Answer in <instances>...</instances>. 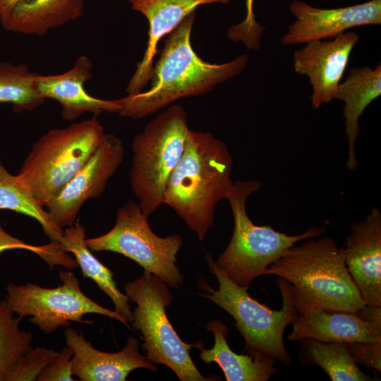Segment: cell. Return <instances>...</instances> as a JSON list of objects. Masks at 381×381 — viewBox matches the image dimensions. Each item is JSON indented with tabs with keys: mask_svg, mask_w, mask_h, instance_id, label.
I'll use <instances>...</instances> for the list:
<instances>
[{
	"mask_svg": "<svg viewBox=\"0 0 381 381\" xmlns=\"http://www.w3.org/2000/svg\"><path fill=\"white\" fill-rule=\"evenodd\" d=\"M59 351L45 347L31 349L13 368L6 381H33L58 355Z\"/></svg>",
	"mask_w": 381,
	"mask_h": 381,
	"instance_id": "cell-28",
	"label": "cell"
},
{
	"mask_svg": "<svg viewBox=\"0 0 381 381\" xmlns=\"http://www.w3.org/2000/svg\"><path fill=\"white\" fill-rule=\"evenodd\" d=\"M304 339L341 343L381 341V307L365 306L357 312L318 310L298 314L288 339Z\"/></svg>",
	"mask_w": 381,
	"mask_h": 381,
	"instance_id": "cell-15",
	"label": "cell"
},
{
	"mask_svg": "<svg viewBox=\"0 0 381 381\" xmlns=\"http://www.w3.org/2000/svg\"><path fill=\"white\" fill-rule=\"evenodd\" d=\"M12 249H23L32 251L46 261L50 267L62 265L71 270L77 267L75 260L67 252L64 251L61 247L51 243L44 246H34L26 243L7 233L2 227L0 222V253L4 250Z\"/></svg>",
	"mask_w": 381,
	"mask_h": 381,
	"instance_id": "cell-27",
	"label": "cell"
},
{
	"mask_svg": "<svg viewBox=\"0 0 381 381\" xmlns=\"http://www.w3.org/2000/svg\"><path fill=\"white\" fill-rule=\"evenodd\" d=\"M84 9L85 0H20L0 23L8 32L44 36L78 20Z\"/></svg>",
	"mask_w": 381,
	"mask_h": 381,
	"instance_id": "cell-20",
	"label": "cell"
},
{
	"mask_svg": "<svg viewBox=\"0 0 381 381\" xmlns=\"http://www.w3.org/2000/svg\"><path fill=\"white\" fill-rule=\"evenodd\" d=\"M0 210H8L37 221L51 243L60 246L64 230L52 220L49 213L35 199L17 175L11 174L0 158Z\"/></svg>",
	"mask_w": 381,
	"mask_h": 381,
	"instance_id": "cell-23",
	"label": "cell"
},
{
	"mask_svg": "<svg viewBox=\"0 0 381 381\" xmlns=\"http://www.w3.org/2000/svg\"><path fill=\"white\" fill-rule=\"evenodd\" d=\"M105 134L97 116L51 128L32 145L16 175L44 208L86 163Z\"/></svg>",
	"mask_w": 381,
	"mask_h": 381,
	"instance_id": "cell-4",
	"label": "cell"
},
{
	"mask_svg": "<svg viewBox=\"0 0 381 381\" xmlns=\"http://www.w3.org/2000/svg\"><path fill=\"white\" fill-rule=\"evenodd\" d=\"M308 362L322 368L332 381H369L373 379L357 365L345 343L302 339Z\"/></svg>",
	"mask_w": 381,
	"mask_h": 381,
	"instance_id": "cell-24",
	"label": "cell"
},
{
	"mask_svg": "<svg viewBox=\"0 0 381 381\" xmlns=\"http://www.w3.org/2000/svg\"><path fill=\"white\" fill-rule=\"evenodd\" d=\"M121 140L105 134L95 152L46 207L52 220L61 228L73 225L83 204L100 196L108 181L116 172L124 157Z\"/></svg>",
	"mask_w": 381,
	"mask_h": 381,
	"instance_id": "cell-11",
	"label": "cell"
},
{
	"mask_svg": "<svg viewBox=\"0 0 381 381\" xmlns=\"http://www.w3.org/2000/svg\"><path fill=\"white\" fill-rule=\"evenodd\" d=\"M38 74L24 64L0 62V103H10L16 112L32 111L44 104L45 99L37 87Z\"/></svg>",
	"mask_w": 381,
	"mask_h": 381,
	"instance_id": "cell-25",
	"label": "cell"
},
{
	"mask_svg": "<svg viewBox=\"0 0 381 381\" xmlns=\"http://www.w3.org/2000/svg\"><path fill=\"white\" fill-rule=\"evenodd\" d=\"M62 285L49 289L28 283L6 287V301L20 320L30 316V323L45 334L60 327H68L73 322L92 324L83 320L85 314L96 313L116 319L126 326L128 321L115 310H110L87 297L80 289L75 275L68 270L59 273Z\"/></svg>",
	"mask_w": 381,
	"mask_h": 381,
	"instance_id": "cell-10",
	"label": "cell"
},
{
	"mask_svg": "<svg viewBox=\"0 0 381 381\" xmlns=\"http://www.w3.org/2000/svg\"><path fill=\"white\" fill-rule=\"evenodd\" d=\"M253 3L254 0H246V17L240 23L229 28L227 37L233 42H241L248 49L258 50L266 28L256 21Z\"/></svg>",
	"mask_w": 381,
	"mask_h": 381,
	"instance_id": "cell-29",
	"label": "cell"
},
{
	"mask_svg": "<svg viewBox=\"0 0 381 381\" xmlns=\"http://www.w3.org/2000/svg\"><path fill=\"white\" fill-rule=\"evenodd\" d=\"M381 95V65L351 69L338 85L334 99L344 102L343 116L348 152L346 167L354 170L358 167L355 143L360 132L359 119L366 107Z\"/></svg>",
	"mask_w": 381,
	"mask_h": 381,
	"instance_id": "cell-19",
	"label": "cell"
},
{
	"mask_svg": "<svg viewBox=\"0 0 381 381\" xmlns=\"http://www.w3.org/2000/svg\"><path fill=\"white\" fill-rule=\"evenodd\" d=\"M195 18L193 11L166 36L164 48L153 66L150 88L118 99L121 106L118 113L121 116L147 117L179 99L206 94L244 71L248 62L246 54L216 64L204 61L195 52L190 40Z\"/></svg>",
	"mask_w": 381,
	"mask_h": 381,
	"instance_id": "cell-1",
	"label": "cell"
},
{
	"mask_svg": "<svg viewBox=\"0 0 381 381\" xmlns=\"http://www.w3.org/2000/svg\"><path fill=\"white\" fill-rule=\"evenodd\" d=\"M189 130L184 108L171 105L133 140L130 183L147 217L164 204L167 181L182 157Z\"/></svg>",
	"mask_w": 381,
	"mask_h": 381,
	"instance_id": "cell-7",
	"label": "cell"
},
{
	"mask_svg": "<svg viewBox=\"0 0 381 381\" xmlns=\"http://www.w3.org/2000/svg\"><path fill=\"white\" fill-rule=\"evenodd\" d=\"M126 294L136 303L131 326L140 331L143 349L153 363L169 367L181 381H206L193 363L192 346L183 341L170 323L165 308L174 299L168 285L152 273L143 275L125 286Z\"/></svg>",
	"mask_w": 381,
	"mask_h": 381,
	"instance_id": "cell-8",
	"label": "cell"
},
{
	"mask_svg": "<svg viewBox=\"0 0 381 381\" xmlns=\"http://www.w3.org/2000/svg\"><path fill=\"white\" fill-rule=\"evenodd\" d=\"M93 64L87 56H78L73 67L61 74L37 76V87L44 98L56 100L61 107L64 120L73 121L85 113L98 116L103 112L118 113L119 99L94 97L85 90V83L92 78Z\"/></svg>",
	"mask_w": 381,
	"mask_h": 381,
	"instance_id": "cell-18",
	"label": "cell"
},
{
	"mask_svg": "<svg viewBox=\"0 0 381 381\" xmlns=\"http://www.w3.org/2000/svg\"><path fill=\"white\" fill-rule=\"evenodd\" d=\"M289 8L296 20L281 37L286 46L332 39L353 28L381 24V0L336 8H320L293 0Z\"/></svg>",
	"mask_w": 381,
	"mask_h": 381,
	"instance_id": "cell-12",
	"label": "cell"
},
{
	"mask_svg": "<svg viewBox=\"0 0 381 381\" xmlns=\"http://www.w3.org/2000/svg\"><path fill=\"white\" fill-rule=\"evenodd\" d=\"M207 329L213 332L214 344L205 349L202 341L195 344L200 351V358L205 363L214 362L222 368L227 381H267L277 369L275 360L258 353L239 355L229 346L226 338L227 327L219 320H212Z\"/></svg>",
	"mask_w": 381,
	"mask_h": 381,
	"instance_id": "cell-21",
	"label": "cell"
},
{
	"mask_svg": "<svg viewBox=\"0 0 381 381\" xmlns=\"http://www.w3.org/2000/svg\"><path fill=\"white\" fill-rule=\"evenodd\" d=\"M147 217L140 205L128 200L116 210L113 228L104 235L85 238L90 250L111 251L121 254L154 274L168 286L177 288L183 276L176 265V255L183 245L178 234L165 237L150 229Z\"/></svg>",
	"mask_w": 381,
	"mask_h": 381,
	"instance_id": "cell-9",
	"label": "cell"
},
{
	"mask_svg": "<svg viewBox=\"0 0 381 381\" xmlns=\"http://www.w3.org/2000/svg\"><path fill=\"white\" fill-rule=\"evenodd\" d=\"M133 10L148 20V40L145 51L126 87L128 95L142 92L151 80L153 62L160 40L171 32L190 13L201 5L226 4L229 0H129Z\"/></svg>",
	"mask_w": 381,
	"mask_h": 381,
	"instance_id": "cell-17",
	"label": "cell"
},
{
	"mask_svg": "<svg viewBox=\"0 0 381 381\" xmlns=\"http://www.w3.org/2000/svg\"><path fill=\"white\" fill-rule=\"evenodd\" d=\"M310 238L288 248L265 274L290 283L298 313L357 312L366 305L345 262L344 251L330 237Z\"/></svg>",
	"mask_w": 381,
	"mask_h": 381,
	"instance_id": "cell-3",
	"label": "cell"
},
{
	"mask_svg": "<svg viewBox=\"0 0 381 381\" xmlns=\"http://www.w3.org/2000/svg\"><path fill=\"white\" fill-rule=\"evenodd\" d=\"M359 39L353 32H345L329 40L306 44L293 54L294 71L306 75L312 86L311 105L318 109L334 99L351 52Z\"/></svg>",
	"mask_w": 381,
	"mask_h": 381,
	"instance_id": "cell-13",
	"label": "cell"
},
{
	"mask_svg": "<svg viewBox=\"0 0 381 381\" xmlns=\"http://www.w3.org/2000/svg\"><path fill=\"white\" fill-rule=\"evenodd\" d=\"M73 351L66 346L59 351L56 357L37 376V381H73L71 359Z\"/></svg>",
	"mask_w": 381,
	"mask_h": 381,
	"instance_id": "cell-30",
	"label": "cell"
},
{
	"mask_svg": "<svg viewBox=\"0 0 381 381\" xmlns=\"http://www.w3.org/2000/svg\"><path fill=\"white\" fill-rule=\"evenodd\" d=\"M232 156L223 141L210 132L189 130L163 201L200 241L213 224L217 204L227 200L232 191Z\"/></svg>",
	"mask_w": 381,
	"mask_h": 381,
	"instance_id": "cell-2",
	"label": "cell"
},
{
	"mask_svg": "<svg viewBox=\"0 0 381 381\" xmlns=\"http://www.w3.org/2000/svg\"><path fill=\"white\" fill-rule=\"evenodd\" d=\"M343 249L349 272L365 305L381 307V212L377 207L350 226Z\"/></svg>",
	"mask_w": 381,
	"mask_h": 381,
	"instance_id": "cell-14",
	"label": "cell"
},
{
	"mask_svg": "<svg viewBox=\"0 0 381 381\" xmlns=\"http://www.w3.org/2000/svg\"><path fill=\"white\" fill-rule=\"evenodd\" d=\"M210 272L219 284V289L213 290L208 284L200 282L206 291L198 295L205 297L224 309L236 320V326L245 339L248 353H258L270 357L284 364L291 363L284 342V330L294 324L298 313L294 304L291 284L278 277L277 284L280 291L282 307L272 310L253 298L247 290L229 279L214 264L211 256L205 254Z\"/></svg>",
	"mask_w": 381,
	"mask_h": 381,
	"instance_id": "cell-6",
	"label": "cell"
},
{
	"mask_svg": "<svg viewBox=\"0 0 381 381\" xmlns=\"http://www.w3.org/2000/svg\"><path fill=\"white\" fill-rule=\"evenodd\" d=\"M66 346L72 349L73 375L82 381H125L137 368L152 371L157 366L139 352V341L131 337L123 349L115 352H103L95 349L83 333L71 327L64 332Z\"/></svg>",
	"mask_w": 381,
	"mask_h": 381,
	"instance_id": "cell-16",
	"label": "cell"
},
{
	"mask_svg": "<svg viewBox=\"0 0 381 381\" xmlns=\"http://www.w3.org/2000/svg\"><path fill=\"white\" fill-rule=\"evenodd\" d=\"M20 0H0V20L5 18Z\"/></svg>",
	"mask_w": 381,
	"mask_h": 381,
	"instance_id": "cell-32",
	"label": "cell"
},
{
	"mask_svg": "<svg viewBox=\"0 0 381 381\" xmlns=\"http://www.w3.org/2000/svg\"><path fill=\"white\" fill-rule=\"evenodd\" d=\"M261 186L256 180L234 182L227 198L234 217V232L228 246L214 262L229 279L248 289L253 280L265 275L270 265L288 248L299 241L320 236L325 230V227L312 226L291 236L270 226L254 224L248 215L246 202Z\"/></svg>",
	"mask_w": 381,
	"mask_h": 381,
	"instance_id": "cell-5",
	"label": "cell"
},
{
	"mask_svg": "<svg viewBox=\"0 0 381 381\" xmlns=\"http://www.w3.org/2000/svg\"><path fill=\"white\" fill-rule=\"evenodd\" d=\"M6 300L0 303V381H6L20 358L32 349V334L19 328Z\"/></svg>",
	"mask_w": 381,
	"mask_h": 381,
	"instance_id": "cell-26",
	"label": "cell"
},
{
	"mask_svg": "<svg viewBox=\"0 0 381 381\" xmlns=\"http://www.w3.org/2000/svg\"><path fill=\"white\" fill-rule=\"evenodd\" d=\"M356 363L381 372V341L373 343H345Z\"/></svg>",
	"mask_w": 381,
	"mask_h": 381,
	"instance_id": "cell-31",
	"label": "cell"
},
{
	"mask_svg": "<svg viewBox=\"0 0 381 381\" xmlns=\"http://www.w3.org/2000/svg\"><path fill=\"white\" fill-rule=\"evenodd\" d=\"M85 227L78 219L64 231L60 246L75 257L84 277L92 279L112 301L115 311L128 322L133 320L129 298L117 288L112 272L103 265L91 252L85 243Z\"/></svg>",
	"mask_w": 381,
	"mask_h": 381,
	"instance_id": "cell-22",
	"label": "cell"
}]
</instances>
